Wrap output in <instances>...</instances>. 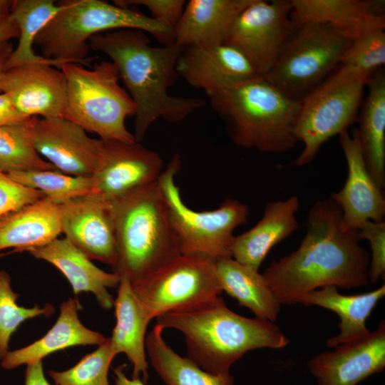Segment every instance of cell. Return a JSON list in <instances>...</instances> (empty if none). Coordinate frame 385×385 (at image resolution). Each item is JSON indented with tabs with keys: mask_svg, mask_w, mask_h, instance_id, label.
<instances>
[{
	"mask_svg": "<svg viewBox=\"0 0 385 385\" xmlns=\"http://www.w3.org/2000/svg\"><path fill=\"white\" fill-rule=\"evenodd\" d=\"M358 230L346 228L339 205L330 197L315 202L299 247L272 261L262 273L282 304H299L316 289H354L369 284L370 256Z\"/></svg>",
	"mask_w": 385,
	"mask_h": 385,
	"instance_id": "1",
	"label": "cell"
},
{
	"mask_svg": "<svg viewBox=\"0 0 385 385\" xmlns=\"http://www.w3.org/2000/svg\"><path fill=\"white\" fill-rule=\"evenodd\" d=\"M88 44L108 56L118 68L135 106V142L143 139L158 119L180 122L205 105L201 98L173 96L168 91L178 76L183 50L175 43L153 46L145 32L123 29L96 34Z\"/></svg>",
	"mask_w": 385,
	"mask_h": 385,
	"instance_id": "2",
	"label": "cell"
},
{
	"mask_svg": "<svg viewBox=\"0 0 385 385\" xmlns=\"http://www.w3.org/2000/svg\"><path fill=\"white\" fill-rule=\"evenodd\" d=\"M163 329L180 332L188 357L203 370L216 375L230 374V367L247 352L279 349L289 339L274 322L248 318L230 309L220 296L187 309L156 318Z\"/></svg>",
	"mask_w": 385,
	"mask_h": 385,
	"instance_id": "3",
	"label": "cell"
},
{
	"mask_svg": "<svg viewBox=\"0 0 385 385\" xmlns=\"http://www.w3.org/2000/svg\"><path fill=\"white\" fill-rule=\"evenodd\" d=\"M237 146L281 153L298 143L294 127L300 101L293 99L265 76L206 94Z\"/></svg>",
	"mask_w": 385,
	"mask_h": 385,
	"instance_id": "4",
	"label": "cell"
},
{
	"mask_svg": "<svg viewBox=\"0 0 385 385\" xmlns=\"http://www.w3.org/2000/svg\"><path fill=\"white\" fill-rule=\"evenodd\" d=\"M110 202L116 243L113 272L132 282L180 254L158 180Z\"/></svg>",
	"mask_w": 385,
	"mask_h": 385,
	"instance_id": "5",
	"label": "cell"
},
{
	"mask_svg": "<svg viewBox=\"0 0 385 385\" xmlns=\"http://www.w3.org/2000/svg\"><path fill=\"white\" fill-rule=\"evenodd\" d=\"M61 10L36 37L41 56L65 63L88 66V41L93 36L131 29L153 36L163 45L174 43V31L133 7L101 0H63Z\"/></svg>",
	"mask_w": 385,
	"mask_h": 385,
	"instance_id": "6",
	"label": "cell"
},
{
	"mask_svg": "<svg viewBox=\"0 0 385 385\" xmlns=\"http://www.w3.org/2000/svg\"><path fill=\"white\" fill-rule=\"evenodd\" d=\"M66 81V101L63 117L95 133L104 140L135 142L125 126L135 106L111 61L96 63L91 69L66 63L61 67Z\"/></svg>",
	"mask_w": 385,
	"mask_h": 385,
	"instance_id": "7",
	"label": "cell"
},
{
	"mask_svg": "<svg viewBox=\"0 0 385 385\" xmlns=\"http://www.w3.org/2000/svg\"><path fill=\"white\" fill-rule=\"evenodd\" d=\"M371 74L341 65L300 100L294 135L304 148L294 165L309 164L325 142L347 131L357 118Z\"/></svg>",
	"mask_w": 385,
	"mask_h": 385,
	"instance_id": "8",
	"label": "cell"
},
{
	"mask_svg": "<svg viewBox=\"0 0 385 385\" xmlns=\"http://www.w3.org/2000/svg\"><path fill=\"white\" fill-rule=\"evenodd\" d=\"M180 168V156L175 154L158 179L180 253L201 255L215 261L232 257L234 231L247 222L248 206L227 198L212 210L196 211L188 207L175 183Z\"/></svg>",
	"mask_w": 385,
	"mask_h": 385,
	"instance_id": "9",
	"label": "cell"
},
{
	"mask_svg": "<svg viewBox=\"0 0 385 385\" xmlns=\"http://www.w3.org/2000/svg\"><path fill=\"white\" fill-rule=\"evenodd\" d=\"M351 41L329 24L306 23L285 43L265 77L289 97L300 101L340 64Z\"/></svg>",
	"mask_w": 385,
	"mask_h": 385,
	"instance_id": "10",
	"label": "cell"
},
{
	"mask_svg": "<svg viewBox=\"0 0 385 385\" xmlns=\"http://www.w3.org/2000/svg\"><path fill=\"white\" fill-rule=\"evenodd\" d=\"M131 285L153 319L205 303L222 292L215 261L197 254H180Z\"/></svg>",
	"mask_w": 385,
	"mask_h": 385,
	"instance_id": "11",
	"label": "cell"
},
{
	"mask_svg": "<svg viewBox=\"0 0 385 385\" xmlns=\"http://www.w3.org/2000/svg\"><path fill=\"white\" fill-rule=\"evenodd\" d=\"M291 0H253L237 16L224 43L242 53L259 76H266L297 28Z\"/></svg>",
	"mask_w": 385,
	"mask_h": 385,
	"instance_id": "12",
	"label": "cell"
},
{
	"mask_svg": "<svg viewBox=\"0 0 385 385\" xmlns=\"http://www.w3.org/2000/svg\"><path fill=\"white\" fill-rule=\"evenodd\" d=\"M163 160L155 151L140 143L104 140L93 190L108 202L123 197L158 180Z\"/></svg>",
	"mask_w": 385,
	"mask_h": 385,
	"instance_id": "13",
	"label": "cell"
},
{
	"mask_svg": "<svg viewBox=\"0 0 385 385\" xmlns=\"http://www.w3.org/2000/svg\"><path fill=\"white\" fill-rule=\"evenodd\" d=\"M31 133L37 153L57 170L73 176H93L102 139L89 137L83 128L63 117H33Z\"/></svg>",
	"mask_w": 385,
	"mask_h": 385,
	"instance_id": "14",
	"label": "cell"
},
{
	"mask_svg": "<svg viewBox=\"0 0 385 385\" xmlns=\"http://www.w3.org/2000/svg\"><path fill=\"white\" fill-rule=\"evenodd\" d=\"M62 233L90 260L113 266L116 243L111 202L91 192L60 205Z\"/></svg>",
	"mask_w": 385,
	"mask_h": 385,
	"instance_id": "15",
	"label": "cell"
},
{
	"mask_svg": "<svg viewBox=\"0 0 385 385\" xmlns=\"http://www.w3.org/2000/svg\"><path fill=\"white\" fill-rule=\"evenodd\" d=\"M1 93L27 118L63 117L66 81L61 68L47 63L25 64L5 70Z\"/></svg>",
	"mask_w": 385,
	"mask_h": 385,
	"instance_id": "16",
	"label": "cell"
},
{
	"mask_svg": "<svg viewBox=\"0 0 385 385\" xmlns=\"http://www.w3.org/2000/svg\"><path fill=\"white\" fill-rule=\"evenodd\" d=\"M319 385H357L385 368V322L364 339L316 354L307 362Z\"/></svg>",
	"mask_w": 385,
	"mask_h": 385,
	"instance_id": "17",
	"label": "cell"
},
{
	"mask_svg": "<svg viewBox=\"0 0 385 385\" xmlns=\"http://www.w3.org/2000/svg\"><path fill=\"white\" fill-rule=\"evenodd\" d=\"M339 142L346 161L347 177L342 188L331 197L342 210L344 226L359 230L367 221L384 220L385 198L366 168L356 128L351 135L348 131L340 134Z\"/></svg>",
	"mask_w": 385,
	"mask_h": 385,
	"instance_id": "18",
	"label": "cell"
},
{
	"mask_svg": "<svg viewBox=\"0 0 385 385\" xmlns=\"http://www.w3.org/2000/svg\"><path fill=\"white\" fill-rule=\"evenodd\" d=\"M177 71L185 82L206 94L259 76L245 56L226 43L183 47Z\"/></svg>",
	"mask_w": 385,
	"mask_h": 385,
	"instance_id": "19",
	"label": "cell"
},
{
	"mask_svg": "<svg viewBox=\"0 0 385 385\" xmlns=\"http://www.w3.org/2000/svg\"><path fill=\"white\" fill-rule=\"evenodd\" d=\"M27 252L56 267L68 279L76 295L91 292L101 308L108 310L113 307L114 299L108 289L118 287L120 276L98 268L66 237H58L45 246Z\"/></svg>",
	"mask_w": 385,
	"mask_h": 385,
	"instance_id": "20",
	"label": "cell"
},
{
	"mask_svg": "<svg viewBox=\"0 0 385 385\" xmlns=\"http://www.w3.org/2000/svg\"><path fill=\"white\" fill-rule=\"evenodd\" d=\"M290 19L297 29L309 22L329 24L354 40L361 34L385 28L382 4L359 0H291Z\"/></svg>",
	"mask_w": 385,
	"mask_h": 385,
	"instance_id": "21",
	"label": "cell"
},
{
	"mask_svg": "<svg viewBox=\"0 0 385 385\" xmlns=\"http://www.w3.org/2000/svg\"><path fill=\"white\" fill-rule=\"evenodd\" d=\"M299 208V200L295 195L267 202L262 217L257 224L235 237L232 258L259 270L271 249L297 230L296 213Z\"/></svg>",
	"mask_w": 385,
	"mask_h": 385,
	"instance_id": "22",
	"label": "cell"
},
{
	"mask_svg": "<svg viewBox=\"0 0 385 385\" xmlns=\"http://www.w3.org/2000/svg\"><path fill=\"white\" fill-rule=\"evenodd\" d=\"M113 307L115 326L109 338L115 354H125L133 365V379L146 382L148 363L145 348L147 327L152 317L135 295L130 279L120 276Z\"/></svg>",
	"mask_w": 385,
	"mask_h": 385,
	"instance_id": "23",
	"label": "cell"
},
{
	"mask_svg": "<svg viewBox=\"0 0 385 385\" xmlns=\"http://www.w3.org/2000/svg\"><path fill=\"white\" fill-rule=\"evenodd\" d=\"M253 0H190L174 29L181 47L222 44L240 14Z\"/></svg>",
	"mask_w": 385,
	"mask_h": 385,
	"instance_id": "24",
	"label": "cell"
},
{
	"mask_svg": "<svg viewBox=\"0 0 385 385\" xmlns=\"http://www.w3.org/2000/svg\"><path fill=\"white\" fill-rule=\"evenodd\" d=\"M82 306L77 298H69L60 307L57 321L48 332L32 344L9 351L1 359L5 369L39 361L58 351L78 345H100L106 338L101 333L85 327L79 319Z\"/></svg>",
	"mask_w": 385,
	"mask_h": 385,
	"instance_id": "25",
	"label": "cell"
},
{
	"mask_svg": "<svg viewBox=\"0 0 385 385\" xmlns=\"http://www.w3.org/2000/svg\"><path fill=\"white\" fill-rule=\"evenodd\" d=\"M62 233L60 205L47 197L0 217V251H28L48 245Z\"/></svg>",
	"mask_w": 385,
	"mask_h": 385,
	"instance_id": "26",
	"label": "cell"
},
{
	"mask_svg": "<svg viewBox=\"0 0 385 385\" xmlns=\"http://www.w3.org/2000/svg\"><path fill=\"white\" fill-rule=\"evenodd\" d=\"M384 296V284L373 291L358 294H344L337 287L327 286L307 294L299 304L323 307L339 316V332L326 342L327 346L333 349L364 339L371 333L366 320Z\"/></svg>",
	"mask_w": 385,
	"mask_h": 385,
	"instance_id": "27",
	"label": "cell"
},
{
	"mask_svg": "<svg viewBox=\"0 0 385 385\" xmlns=\"http://www.w3.org/2000/svg\"><path fill=\"white\" fill-rule=\"evenodd\" d=\"M356 128L366 168L382 190L385 187V74L376 70L366 86Z\"/></svg>",
	"mask_w": 385,
	"mask_h": 385,
	"instance_id": "28",
	"label": "cell"
},
{
	"mask_svg": "<svg viewBox=\"0 0 385 385\" xmlns=\"http://www.w3.org/2000/svg\"><path fill=\"white\" fill-rule=\"evenodd\" d=\"M222 292L249 309L255 317L274 322L282 304L273 294L262 274L232 257L215 261Z\"/></svg>",
	"mask_w": 385,
	"mask_h": 385,
	"instance_id": "29",
	"label": "cell"
},
{
	"mask_svg": "<svg viewBox=\"0 0 385 385\" xmlns=\"http://www.w3.org/2000/svg\"><path fill=\"white\" fill-rule=\"evenodd\" d=\"M164 329L155 324L147 334L145 348L152 366L168 385H233L230 374L209 373L188 357L180 356L165 342Z\"/></svg>",
	"mask_w": 385,
	"mask_h": 385,
	"instance_id": "30",
	"label": "cell"
},
{
	"mask_svg": "<svg viewBox=\"0 0 385 385\" xmlns=\"http://www.w3.org/2000/svg\"><path fill=\"white\" fill-rule=\"evenodd\" d=\"M61 9L60 4L53 0L13 1L10 14L18 26L19 35L17 46L7 60L5 70L33 63H47L61 68L66 63L36 54L33 47L39 31Z\"/></svg>",
	"mask_w": 385,
	"mask_h": 385,
	"instance_id": "31",
	"label": "cell"
},
{
	"mask_svg": "<svg viewBox=\"0 0 385 385\" xmlns=\"http://www.w3.org/2000/svg\"><path fill=\"white\" fill-rule=\"evenodd\" d=\"M32 118L23 124L0 127V171L57 170L34 146Z\"/></svg>",
	"mask_w": 385,
	"mask_h": 385,
	"instance_id": "32",
	"label": "cell"
},
{
	"mask_svg": "<svg viewBox=\"0 0 385 385\" xmlns=\"http://www.w3.org/2000/svg\"><path fill=\"white\" fill-rule=\"evenodd\" d=\"M7 175L24 186L41 191L58 205L93 190L91 177L73 176L58 170H28Z\"/></svg>",
	"mask_w": 385,
	"mask_h": 385,
	"instance_id": "33",
	"label": "cell"
},
{
	"mask_svg": "<svg viewBox=\"0 0 385 385\" xmlns=\"http://www.w3.org/2000/svg\"><path fill=\"white\" fill-rule=\"evenodd\" d=\"M19 297L11 287L10 275L0 269V359L9 352L11 337L23 322L40 316L49 317L55 312L49 303L31 308L19 306Z\"/></svg>",
	"mask_w": 385,
	"mask_h": 385,
	"instance_id": "34",
	"label": "cell"
},
{
	"mask_svg": "<svg viewBox=\"0 0 385 385\" xmlns=\"http://www.w3.org/2000/svg\"><path fill=\"white\" fill-rule=\"evenodd\" d=\"M115 356L109 338L73 367L62 371H49L56 385H103L108 382L110 365Z\"/></svg>",
	"mask_w": 385,
	"mask_h": 385,
	"instance_id": "35",
	"label": "cell"
},
{
	"mask_svg": "<svg viewBox=\"0 0 385 385\" xmlns=\"http://www.w3.org/2000/svg\"><path fill=\"white\" fill-rule=\"evenodd\" d=\"M385 63L384 28L369 31L352 40L340 64L373 73Z\"/></svg>",
	"mask_w": 385,
	"mask_h": 385,
	"instance_id": "36",
	"label": "cell"
},
{
	"mask_svg": "<svg viewBox=\"0 0 385 385\" xmlns=\"http://www.w3.org/2000/svg\"><path fill=\"white\" fill-rule=\"evenodd\" d=\"M358 232L361 240L369 243V283L376 284L385 277V222L367 221Z\"/></svg>",
	"mask_w": 385,
	"mask_h": 385,
	"instance_id": "37",
	"label": "cell"
},
{
	"mask_svg": "<svg viewBox=\"0 0 385 385\" xmlns=\"http://www.w3.org/2000/svg\"><path fill=\"white\" fill-rule=\"evenodd\" d=\"M44 197L41 191L24 186L0 171V217Z\"/></svg>",
	"mask_w": 385,
	"mask_h": 385,
	"instance_id": "38",
	"label": "cell"
},
{
	"mask_svg": "<svg viewBox=\"0 0 385 385\" xmlns=\"http://www.w3.org/2000/svg\"><path fill=\"white\" fill-rule=\"evenodd\" d=\"M186 1L184 0H117L114 4L124 7L143 6L151 14V18L174 29L183 12Z\"/></svg>",
	"mask_w": 385,
	"mask_h": 385,
	"instance_id": "39",
	"label": "cell"
},
{
	"mask_svg": "<svg viewBox=\"0 0 385 385\" xmlns=\"http://www.w3.org/2000/svg\"><path fill=\"white\" fill-rule=\"evenodd\" d=\"M31 118L21 114L6 94L0 93V127L23 124L27 123Z\"/></svg>",
	"mask_w": 385,
	"mask_h": 385,
	"instance_id": "40",
	"label": "cell"
},
{
	"mask_svg": "<svg viewBox=\"0 0 385 385\" xmlns=\"http://www.w3.org/2000/svg\"><path fill=\"white\" fill-rule=\"evenodd\" d=\"M25 385H51L46 379L42 361L26 365Z\"/></svg>",
	"mask_w": 385,
	"mask_h": 385,
	"instance_id": "41",
	"label": "cell"
},
{
	"mask_svg": "<svg viewBox=\"0 0 385 385\" xmlns=\"http://www.w3.org/2000/svg\"><path fill=\"white\" fill-rule=\"evenodd\" d=\"M19 35L18 26L10 14L0 19V44L18 38Z\"/></svg>",
	"mask_w": 385,
	"mask_h": 385,
	"instance_id": "42",
	"label": "cell"
},
{
	"mask_svg": "<svg viewBox=\"0 0 385 385\" xmlns=\"http://www.w3.org/2000/svg\"><path fill=\"white\" fill-rule=\"evenodd\" d=\"M125 367V365H120L113 369L115 385H145L140 379H128L124 372Z\"/></svg>",
	"mask_w": 385,
	"mask_h": 385,
	"instance_id": "43",
	"label": "cell"
},
{
	"mask_svg": "<svg viewBox=\"0 0 385 385\" xmlns=\"http://www.w3.org/2000/svg\"><path fill=\"white\" fill-rule=\"evenodd\" d=\"M13 45L9 41L0 44V93L1 80L2 74L5 70V65L10 55L13 51Z\"/></svg>",
	"mask_w": 385,
	"mask_h": 385,
	"instance_id": "44",
	"label": "cell"
},
{
	"mask_svg": "<svg viewBox=\"0 0 385 385\" xmlns=\"http://www.w3.org/2000/svg\"><path fill=\"white\" fill-rule=\"evenodd\" d=\"M13 1L0 0V19L10 14Z\"/></svg>",
	"mask_w": 385,
	"mask_h": 385,
	"instance_id": "45",
	"label": "cell"
},
{
	"mask_svg": "<svg viewBox=\"0 0 385 385\" xmlns=\"http://www.w3.org/2000/svg\"><path fill=\"white\" fill-rule=\"evenodd\" d=\"M14 252H16L15 250L6 252H0V258Z\"/></svg>",
	"mask_w": 385,
	"mask_h": 385,
	"instance_id": "46",
	"label": "cell"
},
{
	"mask_svg": "<svg viewBox=\"0 0 385 385\" xmlns=\"http://www.w3.org/2000/svg\"><path fill=\"white\" fill-rule=\"evenodd\" d=\"M103 385H109V383L108 382V383H106V384H104Z\"/></svg>",
	"mask_w": 385,
	"mask_h": 385,
	"instance_id": "47",
	"label": "cell"
}]
</instances>
